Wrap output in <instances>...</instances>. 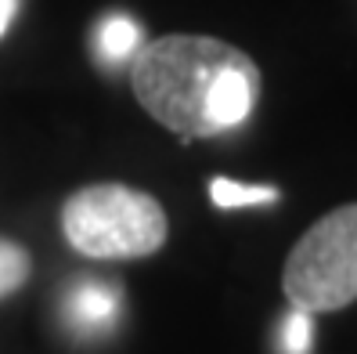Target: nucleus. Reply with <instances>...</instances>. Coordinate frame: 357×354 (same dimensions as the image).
<instances>
[{
    "label": "nucleus",
    "instance_id": "9",
    "mask_svg": "<svg viewBox=\"0 0 357 354\" xmlns=\"http://www.w3.org/2000/svg\"><path fill=\"white\" fill-rule=\"evenodd\" d=\"M15 11H18V0H0V36H4L15 22Z\"/></svg>",
    "mask_w": 357,
    "mask_h": 354
},
{
    "label": "nucleus",
    "instance_id": "3",
    "mask_svg": "<svg viewBox=\"0 0 357 354\" xmlns=\"http://www.w3.org/2000/svg\"><path fill=\"white\" fill-rule=\"evenodd\" d=\"M289 304L307 315L340 311L357 300V202L310 224L282 272Z\"/></svg>",
    "mask_w": 357,
    "mask_h": 354
},
{
    "label": "nucleus",
    "instance_id": "2",
    "mask_svg": "<svg viewBox=\"0 0 357 354\" xmlns=\"http://www.w3.org/2000/svg\"><path fill=\"white\" fill-rule=\"evenodd\" d=\"M61 232L69 246L94 260H137L152 257L166 242V210L130 184L101 181L87 184L61 206Z\"/></svg>",
    "mask_w": 357,
    "mask_h": 354
},
{
    "label": "nucleus",
    "instance_id": "1",
    "mask_svg": "<svg viewBox=\"0 0 357 354\" xmlns=\"http://www.w3.org/2000/svg\"><path fill=\"white\" fill-rule=\"evenodd\" d=\"M130 83L141 109L184 141L238 127L260 98L253 58L227 40L192 33H170L141 47Z\"/></svg>",
    "mask_w": 357,
    "mask_h": 354
},
{
    "label": "nucleus",
    "instance_id": "5",
    "mask_svg": "<svg viewBox=\"0 0 357 354\" xmlns=\"http://www.w3.org/2000/svg\"><path fill=\"white\" fill-rule=\"evenodd\" d=\"M141 47V26L134 22L130 15H105L98 29H94V54L101 61H109V66H116V61H123L127 54H134Z\"/></svg>",
    "mask_w": 357,
    "mask_h": 354
},
{
    "label": "nucleus",
    "instance_id": "4",
    "mask_svg": "<svg viewBox=\"0 0 357 354\" xmlns=\"http://www.w3.org/2000/svg\"><path fill=\"white\" fill-rule=\"evenodd\" d=\"M119 311V293L105 282H83L69 293V318L79 329H109Z\"/></svg>",
    "mask_w": 357,
    "mask_h": 354
},
{
    "label": "nucleus",
    "instance_id": "7",
    "mask_svg": "<svg viewBox=\"0 0 357 354\" xmlns=\"http://www.w3.org/2000/svg\"><path fill=\"white\" fill-rule=\"evenodd\" d=\"M29 253L18 242L11 239H0V297L15 293V289H22L26 279H29Z\"/></svg>",
    "mask_w": 357,
    "mask_h": 354
},
{
    "label": "nucleus",
    "instance_id": "6",
    "mask_svg": "<svg viewBox=\"0 0 357 354\" xmlns=\"http://www.w3.org/2000/svg\"><path fill=\"white\" fill-rule=\"evenodd\" d=\"M209 196L224 210H235V206H253V202H275L278 189H267V184H238L227 177H213L209 181Z\"/></svg>",
    "mask_w": 357,
    "mask_h": 354
},
{
    "label": "nucleus",
    "instance_id": "8",
    "mask_svg": "<svg viewBox=\"0 0 357 354\" xmlns=\"http://www.w3.org/2000/svg\"><path fill=\"white\" fill-rule=\"evenodd\" d=\"M285 354H307L310 347V315L307 311H296L292 307V315L285 318Z\"/></svg>",
    "mask_w": 357,
    "mask_h": 354
}]
</instances>
